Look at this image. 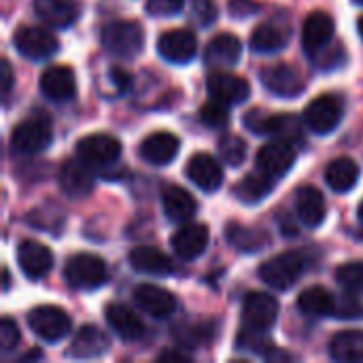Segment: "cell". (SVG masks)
<instances>
[{
  "label": "cell",
  "instance_id": "4",
  "mask_svg": "<svg viewBox=\"0 0 363 363\" xmlns=\"http://www.w3.org/2000/svg\"><path fill=\"white\" fill-rule=\"evenodd\" d=\"M302 272H304V257L296 251L274 255L272 259L259 266V279L277 291L291 289L300 281Z\"/></svg>",
  "mask_w": 363,
  "mask_h": 363
},
{
  "label": "cell",
  "instance_id": "36",
  "mask_svg": "<svg viewBox=\"0 0 363 363\" xmlns=\"http://www.w3.org/2000/svg\"><path fill=\"white\" fill-rule=\"evenodd\" d=\"M174 338L181 347L198 349L200 345H206L213 338V325L211 323H181L174 330Z\"/></svg>",
  "mask_w": 363,
  "mask_h": 363
},
{
  "label": "cell",
  "instance_id": "7",
  "mask_svg": "<svg viewBox=\"0 0 363 363\" xmlns=\"http://www.w3.org/2000/svg\"><path fill=\"white\" fill-rule=\"evenodd\" d=\"M342 115H345L342 102L332 94H323L311 100L308 106L304 108V123L315 134H330L340 125Z\"/></svg>",
  "mask_w": 363,
  "mask_h": 363
},
{
  "label": "cell",
  "instance_id": "18",
  "mask_svg": "<svg viewBox=\"0 0 363 363\" xmlns=\"http://www.w3.org/2000/svg\"><path fill=\"white\" fill-rule=\"evenodd\" d=\"M208 240H211V234H208V228L204 223H189L187 221V223H181V228L172 234L170 245L181 259L189 262V259L200 257L206 251Z\"/></svg>",
  "mask_w": 363,
  "mask_h": 363
},
{
  "label": "cell",
  "instance_id": "16",
  "mask_svg": "<svg viewBox=\"0 0 363 363\" xmlns=\"http://www.w3.org/2000/svg\"><path fill=\"white\" fill-rule=\"evenodd\" d=\"M242 55V43L232 32H221L211 38V43L204 49V62L213 70L232 68L240 62Z\"/></svg>",
  "mask_w": 363,
  "mask_h": 363
},
{
  "label": "cell",
  "instance_id": "27",
  "mask_svg": "<svg viewBox=\"0 0 363 363\" xmlns=\"http://www.w3.org/2000/svg\"><path fill=\"white\" fill-rule=\"evenodd\" d=\"M108 347L111 342L102 330H98L96 325H83L74 334L68 355L74 359H96V357H102L108 351Z\"/></svg>",
  "mask_w": 363,
  "mask_h": 363
},
{
  "label": "cell",
  "instance_id": "51",
  "mask_svg": "<svg viewBox=\"0 0 363 363\" xmlns=\"http://www.w3.org/2000/svg\"><path fill=\"white\" fill-rule=\"evenodd\" d=\"M353 2H355V4H362L363 6V0H353Z\"/></svg>",
  "mask_w": 363,
  "mask_h": 363
},
{
  "label": "cell",
  "instance_id": "25",
  "mask_svg": "<svg viewBox=\"0 0 363 363\" xmlns=\"http://www.w3.org/2000/svg\"><path fill=\"white\" fill-rule=\"evenodd\" d=\"M296 211H298L300 221L306 228L315 230L328 217V202L315 185H304L296 194Z\"/></svg>",
  "mask_w": 363,
  "mask_h": 363
},
{
  "label": "cell",
  "instance_id": "35",
  "mask_svg": "<svg viewBox=\"0 0 363 363\" xmlns=\"http://www.w3.org/2000/svg\"><path fill=\"white\" fill-rule=\"evenodd\" d=\"M289 40V30L279 26V23H262L253 30V36H251V47L253 51H259V53H274V51H281Z\"/></svg>",
  "mask_w": 363,
  "mask_h": 363
},
{
  "label": "cell",
  "instance_id": "30",
  "mask_svg": "<svg viewBox=\"0 0 363 363\" xmlns=\"http://www.w3.org/2000/svg\"><path fill=\"white\" fill-rule=\"evenodd\" d=\"M325 181L336 194H347L359 181V166L351 157H336L325 168Z\"/></svg>",
  "mask_w": 363,
  "mask_h": 363
},
{
  "label": "cell",
  "instance_id": "48",
  "mask_svg": "<svg viewBox=\"0 0 363 363\" xmlns=\"http://www.w3.org/2000/svg\"><path fill=\"white\" fill-rule=\"evenodd\" d=\"M9 285H11V274L9 270H4V291H9Z\"/></svg>",
  "mask_w": 363,
  "mask_h": 363
},
{
  "label": "cell",
  "instance_id": "37",
  "mask_svg": "<svg viewBox=\"0 0 363 363\" xmlns=\"http://www.w3.org/2000/svg\"><path fill=\"white\" fill-rule=\"evenodd\" d=\"M217 149H219L221 160H223L228 166H234V168L240 166V164L245 162V157H247V143H245L240 136H236V134H225V136H221Z\"/></svg>",
  "mask_w": 363,
  "mask_h": 363
},
{
  "label": "cell",
  "instance_id": "10",
  "mask_svg": "<svg viewBox=\"0 0 363 363\" xmlns=\"http://www.w3.org/2000/svg\"><path fill=\"white\" fill-rule=\"evenodd\" d=\"M279 319V302L274 296L264 291H253L242 304V328L268 332Z\"/></svg>",
  "mask_w": 363,
  "mask_h": 363
},
{
  "label": "cell",
  "instance_id": "20",
  "mask_svg": "<svg viewBox=\"0 0 363 363\" xmlns=\"http://www.w3.org/2000/svg\"><path fill=\"white\" fill-rule=\"evenodd\" d=\"M179 149H181L179 136H174L172 132H153L140 143L138 153L147 164L166 166L179 155Z\"/></svg>",
  "mask_w": 363,
  "mask_h": 363
},
{
  "label": "cell",
  "instance_id": "6",
  "mask_svg": "<svg viewBox=\"0 0 363 363\" xmlns=\"http://www.w3.org/2000/svg\"><path fill=\"white\" fill-rule=\"evenodd\" d=\"M28 325L43 342H60L70 334V317L60 306H36L28 313Z\"/></svg>",
  "mask_w": 363,
  "mask_h": 363
},
{
  "label": "cell",
  "instance_id": "38",
  "mask_svg": "<svg viewBox=\"0 0 363 363\" xmlns=\"http://www.w3.org/2000/svg\"><path fill=\"white\" fill-rule=\"evenodd\" d=\"M338 285L351 296L363 294V262H349L336 270Z\"/></svg>",
  "mask_w": 363,
  "mask_h": 363
},
{
  "label": "cell",
  "instance_id": "21",
  "mask_svg": "<svg viewBox=\"0 0 363 363\" xmlns=\"http://www.w3.org/2000/svg\"><path fill=\"white\" fill-rule=\"evenodd\" d=\"M17 262H19V268L21 272L36 281V279H43L45 274L51 272L53 268V253L36 242V240H23L19 247H17Z\"/></svg>",
  "mask_w": 363,
  "mask_h": 363
},
{
  "label": "cell",
  "instance_id": "17",
  "mask_svg": "<svg viewBox=\"0 0 363 363\" xmlns=\"http://www.w3.org/2000/svg\"><path fill=\"white\" fill-rule=\"evenodd\" d=\"M157 51L166 62L172 64H187L194 60L196 51H198V38L194 32L189 30H170L164 32L157 40Z\"/></svg>",
  "mask_w": 363,
  "mask_h": 363
},
{
  "label": "cell",
  "instance_id": "49",
  "mask_svg": "<svg viewBox=\"0 0 363 363\" xmlns=\"http://www.w3.org/2000/svg\"><path fill=\"white\" fill-rule=\"evenodd\" d=\"M357 30H359V34H362V38H363V15L359 17V21H357Z\"/></svg>",
  "mask_w": 363,
  "mask_h": 363
},
{
  "label": "cell",
  "instance_id": "11",
  "mask_svg": "<svg viewBox=\"0 0 363 363\" xmlns=\"http://www.w3.org/2000/svg\"><path fill=\"white\" fill-rule=\"evenodd\" d=\"M296 157H298V151L294 143L274 138L272 143L264 145L257 151V170L266 172L272 179H279L294 168Z\"/></svg>",
  "mask_w": 363,
  "mask_h": 363
},
{
  "label": "cell",
  "instance_id": "1",
  "mask_svg": "<svg viewBox=\"0 0 363 363\" xmlns=\"http://www.w3.org/2000/svg\"><path fill=\"white\" fill-rule=\"evenodd\" d=\"M100 40H102V47L111 55L132 60L145 47V28L140 26V21H134V19L111 21L102 28Z\"/></svg>",
  "mask_w": 363,
  "mask_h": 363
},
{
  "label": "cell",
  "instance_id": "31",
  "mask_svg": "<svg viewBox=\"0 0 363 363\" xmlns=\"http://www.w3.org/2000/svg\"><path fill=\"white\" fill-rule=\"evenodd\" d=\"M330 355L340 363L363 362V330H347L336 334L330 342Z\"/></svg>",
  "mask_w": 363,
  "mask_h": 363
},
{
  "label": "cell",
  "instance_id": "33",
  "mask_svg": "<svg viewBox=\"0 0 363 363\" xmlns=\"http://www.w3.org/2000/svg\"><path fill=\"white\" fill-rule=\"evenodd\" d=\"M228 242L242 253H255L262 251L268 245V234L259 228H247L242 223H230L225 230Z\"/></svg>",
  "mask_w": 363,
  "mask_h": 363
},
{
  "label": "cell",
  "instance_id": "32",
  "mask_svg": "<svg viewBox=\"0 0 363 363\" xmlns=\"http://www.w3.org/2000/svg\"><path fill=\"white\" fill-rule=\"evenodd\" d=\"M298 308L311 317H330L336 313V300L325 287L313 285L298 296Z\"/></svg>",
  "mask_w": 363,
  "mask_h": 363
},
{
  "label": "cell",
  "instance_id": "42",
  "mask_svg": "<svg viewBox=\"0 0 363 363\" xmlns=\"http://www.w3.org/2000/svg\"><path fill=\"white\" fill-rule=\"evenodd\" d=\"M185 0H147V13L153 17H170L181 13Z\"/></svg>",
  "mask_w": 363,
  "mask_h": 363
},
{
  "label": "cell",
  "instance_id": "22",
  "mask_svg": "<svg viewBox=\"0 0 363 363\" xmlns=\"http://www.w3.org/2000/svg\"><path fill=\"white\" fill-rule=\"evenodd\" d=\"M40 91L53 102H68L77 94V79L68 66H51L40 74Z\"/></svg>",
  "mask_w": 363,
  "mask_h": 363
},
{
  "label": "cell",
  "instance_id": "41",
  "mask_svg": "<svg viewBox=\"0 0 363 363\" xmlns=\"http://www.w3.org/2000/svg\"><path fill=\"white\" fill-rule=\"evenodd\" d=\"M217 15L219 13H217V6L213 0H191V19L198 26L206 28V26L215 23Z\"/></svg>",
  "mask_w": 363,
  "mask_h": 363
},
{
  "label": "cell",
  "instance_id": "29",
  "mask_svg": "<svg viewBox=\"0 0 363 363\" xmlns=\"http://www.w3.org/2000/svg\"><path fill=\"white\" fill-rule=\"evenodd\" d=\"M130 266L140 272V274H149V277H166L172 272V262L170 257L155 249V247H136L130 251Z\"/></svg>",
  "mask_w": 363,
  "mask_h": 363
},
{
  "label": "cell",
  "instance_id": "34",
  "mask_svg": "<svg viewBox=\"0 0 363 363\" xmlns=\"http://www.w3.org/2000/svg\"><path fill=\"white\" fill-rule=\"evenodd\" d=\"M274 187V179L268 177L266 172L257 170V172H249L242 177V181L236 185V196L240 202L245 204H257L262 202Z\"/></svg>",
  "mask_w": 363,
  "mask_h": 363
},
{
  "label": "cell",
  "instance_id": "12",
  "mask_svg": "<svg viewBox=\"0 0 363 363\" xmlns=\"http://www.w3.org/2000/svg\"><path fill=\"white\" fill-rule=\"evenodd\" d=\"M206 89L211 98L225 104H240L251 96L249 81L240 74L225 72V70H213L206 79Z\"/></svg>",
  "mask_w": 363,
  "mask_h": 363
},
{
  "label": "cell",
  "instance_id": "45",
  "mask_svg": "<svg viewBox=\"0 0 363 363\" xmlns=\"http://www.w3.org/2000/svg\"><path fill=\"white\" fill-rule=\"evenodd\" d=\"M108 79H111V83L115 85V89H117L119 94L128 91L130 85H132V77H130L123 68H117V66L108 68Z\"/></svg>",
  "mask_w": 363,
  "mask_h": 363
},
{
  "label": "cell",
  "instance_id": "26",
  "mask_svg": "<svg viewBox=\"0 0 363 363\" xmlns=\"http://www.w3.org/2000/svg\"><path fill=\"white\" fill-rule=\"evenodd\" d=\"M162 204L164 213L172 223H187L198 213L196 198L181 185H168L162 191Z\"/></svg>",
  "mask_w": 363,
  "mask_h": 363
},
{
  "label": "cell",
  "instance_id": "50",
  "mask_svg": "<svg viewBox=\"0 0 363 363\" xmlns=\"http://www.w3.org/2000/svg\"><path fill=\"white\" fill-rule=\"evenodd\" d=\"M357 215H359V221L363 223V200H362V204H359V208H357Z\"/></svg>",
  "mask_w": 363,
  "mask_h": 363
},
{
  "label": "cell",
  "instance_id": "44",
  "mask_svg": "<svg viewBox=\"0 0 363 363\" xmlns=\"http://www.w3.org/2000/svg\"><path fill=\"white\" fill-rule=\"evenodd\" d=\"M228 11L234 19H247L259 13V2L255 0H230Z\"/></svg>",
  "mask_w": 363,
  "mask_h": 363
},
{
  "label": "cell",
  "instance_id": "43",
  "mask_svg": "<svg viewBox=\"0 0 363 363\" xmlns=\"http://www.w3.org/2000/svg\"><path fill=\"white\" fill-rule=\"evenodd\" d=\"M19 338H21V336H19V330H17V325L13 323V319L4 317V319L0 321V345H2V351H4V353L13 351V349L17 347Z\"/></svg>",
  "mask_w": 363,
  "mask_h": 363
},
{
  "label": "cell",
  "instance_id": "5",
  "mask_svg": "<svg viewBox=\"0 0 363 363\" xmlns=\"http://www.w3.org/2000/svg\"><path fill=\"white\" fill-rule=\"evenodd\" d=\"M51 140H53V130H51L49 119L43 115L23 119L11 132V147L23 155H36V153L49 149Z\"/></svg>",
  "mask_w": 363,
  "mask_h": 363
},
{
  "label": "cell",
  "instance_id": "28",
  "mask_svg": "<svg viewBox=\"0 0 363 363\" xmlns=\"http://www.w3.org/2000/svg\"><path fill=\"white\" fill-rule=\"evenodd\" d=\"M104 319L108 323V328L121 338V340H138L145 334V325L140 321V317L128 308L125 304H108L104 308Z\"/></svg>",
  "mask_w": 363,
  "mask_h": 363
},
{
  "label": "cell",
  "instance_id": "19",
  "mask_svg": "<svg viewBox=\"0 0 363 363\" xmlns=\"http://www.w3.org/2000/svg\"><path fill=\"white\" fill-rule=\"evenodd\" d=\"M60 189L68 198H85L94 189V174L91 166L85 164L81 157L79 160H68L62 164L60 174H57Z\"/></svg>",
  "mask_w": 363,
  "mask_h": 363
},
{
  "label": "cell",
  "instance_id": "39",
  "mask_svg": "<svg viewBox=\"0 0 363 363\" xmlns=\"http://www.w3.org/2000/svg\"><path fill=\"white\" fill-rule=\"evenodd\" d=\"M230 104L219 102L215 98H211L206 104H202L200 108V119L208 125V128H225L230 123Z\"/></svg>",
  "mask_w": 363,
  "mask_h": 363
},
{
  "label": "cell",
  "instance_id": "9",
  "mask_svg": "<svg viewBox=\"0 0 363 363\" xmlns=\"http://www.w3.org/2000/svg\"><path fill=\"white\" fill-rule=\"evenodd\" d=\"M77 155L91 168H104L121 155V143L111 134H89L77 143Z\"/></svg>",
  "mask_w": 363,
  "mask_h": 363
},
{
  "label": "cell",
  "instance_id": "47",
  "mask_svg": "<svg viewBox=\"0 0 363 363\" xmlns=\"http://www.w3.org/2000/svg\"><path fill=\"white\" fill-rule=\"evenodd\" d=\"M157 359L160 362H189V357L185 353H177V351H166Z\"/></svg>",
  "mask_w": 363,
  "mask_h": 363
},
{
  "label": "cell",
  "instance_id": "15",
  "mask_svg": "<svg viewBox=\"0 0 363 363\" xmlns=\"http://www.w3.org/2000/svg\"><path fill=\"white\" fill-rule=\"evenodd\" d=\"M132 298H134L136 308H140L153 319H168L177 311V298L168 289L157 287V285H149V283L138 285L132 291Z\"/></svg>",
  "mask_w": 363,
  "mask_h": 363
},
{
  "label": "cell",
  "instance_id": "23",
  "mask_svg": "<svg viewBox=\"0 0 363 363\" xmlns=\"http://www.w3.org/2000/svg\"><path fill=\"white\" fill-rule=\"evenodd\" d=\"M187 177L206 194L217 191L223 185V168L221 164L208 153H196L187 164Z\"/></svg>",
  "mask_w": 363,
  "mask_h": 363
},
{
  "label": "cell",
  "instance_id": "24",
  "mask_svg": "<svg viewBox=\"0 0 363 363\" xmlns=\"http://www.w3.org/2000/svg\"><path fill=\"white\" fill-rule=\"evenodd\" d=\"M34 11L40 21L51 28H70L81 17L79 0H34Z\"/></svg>",
  "mask_w": 363,
  "mask_h": 363
},
{
  "label": "cell",
  "instance_id": "8",
  "mask_svg": "<svg viewBox=\"0 0 363 363\" xmlns=\"http://www.w3.org/2000/svg\"><path fill=\"white\" fill-rule=\"evenodd\" d=\"M13 45L23 57L34 60V62L51 57L60 49L57 38L49 30L38 28V26H21L13 36Z\"/></svg>",
  "mask_w": 363,
  "mask_h": 363
},
{
  "label": "cell",
  "instance_id": "3",
  "mask_svg": "<svg viewBox=\"0 0 363 363\" xmlns=\"http://www.w3.org/2000/svg\"><path fill=\"white\" fill-rule=\"evenodd\" d=\"M245 125L262 136H274L281 140H302V123L296 115H268L262 108H253L245 115Z\"/></svg>",
  "mask_w": 363,
  "mask_h": 363
},
{
  "label": "cell",
  "instance_id": "2",
  "mask_svg": "<svg viewBox=\"0 0 363 363\" xmlns=\"http://www.w3.org/2000/svg\"><path fill=\"white\" fill-rule=\"evenodd\" d=\"M64 279L72 289L79 291H94L108 283V266L102 257L91 253L72 255L66 262Z\"/></svg>",
  "mask_w": 363,
  "mask_h": 363
},
{
  "label": "cell",
  "instance_id": "46",
  "mask_svg": "<svg viewBox=\"0 0 363 363\" xmlns=\"http://www.w3.org/2000/svg\"><path fill=\"white\" fill-rule=\"evenodd\" d=\"M13 87V70H11V62L2 60V94L6 96Z\"/></svg>",
  "mask_w": 363,
  "mask_h": 363
},
{
  "label": "cell",
  "instance_id": "14",
  "mask_svg": "<svg viewBox=\"0 0 363 363\" xmlns=\"http://www.w3.org/2000/svg\"><path fill=\"white\" fill-rule=\"evenodd\" d=\"M262 83L266 85L268 91H272L279 98H298L306 87L302 72L289 64H277L264 68Z\"/></svg>",
  "mask_w": 363,
  "mask_h": 363
},
{
  "label": "cell",
  "instance_id": "13",
  "mask_svg": "<svg viewBox=\"0 0 363 363\" xmlns=\"http://www.w3.org/2000/svg\"><path fill=\"white\" fill-rule=\"evenodd\" d=\"M336 32V23L334 17L325 11H313L306 19H304V28H302V45L304 51L315 57L317 53H321L325 47L332 45Z\"/></svg>",
  "mask_w": 363,
  "mask_h": 363
},
{
  "label": "cell",
  "instance_id": "40",
  "mask_svg": "<svg viewBox=\"0 0 363 363\" xmlns=\"http://www.w3.org/2000/svg\"><path fill=\"white\" fill-rule=\"evenodd\" d=\"M266 332H257V330H249V328H242L240 336L236 338V345L238 349L242 351H253V353H262L264 357L274 349V345H270L264 336Z\"/></svg>",
  "mask_w": 363,
  "mask_h": 363
}]
</instances>
